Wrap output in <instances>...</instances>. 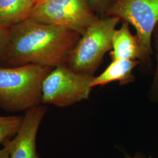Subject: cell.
Wrapping results in <instances>:
<instances>
[{
	"label": "cell",
	"mask_w": 158,
	"mask_h": 158,
	"mask_svg": "<svg viewBox=\"0 0 158 158\" xmlns=\"http://www.w3.org/2000/svg\"><path fill=\"white\" fill-rule=\"evenodd\" d=\"M23 115H0V145L16 135L23 123Z\"/></svg>",
	"instance_id": "obj_11"
},
{
	"label": "cell",
	"mask_w": 158,
	"mask_h": 158,
	"mask_svg": "<svg viewBox=\"0 0 158 158\" xmlns=\"http://www.w3.org/2000/svg\"><path fill=\"white\" fill-rule=\"evenodd\" d=\"M47 108L46 105L40 104L25 112L16 135L2 145L7 148L9 158H42L37 151L36 137Z\"/></svg>",
	"instance_id": "obj_7"
},
{
	"label": "cell",
	"mask_w": 158,
	"mask_h": 158,
	"mask_svg": "<svg viewBox=\"0 0 158 158\" xmlns=\"http://www.w3.org/2000/svg\"><path fill=\"white\" fill-rule=\"evenodd\" d=\"M128 158H141V156H139V155H137V156H136L135 157H133V158H131V157H130V156H128Z\"/></svg>",
	"instance_id": "obj_16"
},
{
	"label": "cell",
	"mask_w": 158,
	"mask_h": 158,
	"mask_svg": "<svg viewBox=\"0 0 158 158\" xmlns=\"http://www.w3.org/2000/svg\"><path fill=\"white\" fill-rule=\"evenodd\" d=\"M141 62L139 60L115 59L100 75L94 77L91 85H104L113 81H118L120 85L129 84L134 81L133 70Z\"/></svg>",
	"instance_id": "obj_9"
},
{
	"label": "cell",
	"mask_w": 158,
	"mask_h": 158,
	"mask_svg": "<svg viewBox=\"0 0 158 158\" xmlns=\"http://www.w3.org/2000/svg\"><path fill=\"white\" fill-rule=\"evenodd\" d=\"M106 17H117L134 27L142 50L151 63L152 37L158 23V0H112Z\"/></svg>",
	"instance_id": "obj_6"
},
{
	"label": "cell",
	"mask_w": 158,
	"mask_h": 158,
	"mask_svg": "<svg viewBox=\"0 0 158 158\" xmlns=\"http://www.w3.org/2000/svg\"><path fill=\"white\" fill-rule=\"evenodd\" d=\"M11 27L0 23V63H4L10 43Z\"/></svg>",
	"instance_id": "obj_12"
},
{
	"label": "cell",
	"mask_w": 158,
	"mask_h": 158,
	"mask_svg": "<svg viewBox=\"0 0 158 158\" xmlns=\"http://www.w3.org/2000/svg\"><path fill=\"white\" fill-rule=\"evenodd\" d=\"M34 0H0V23L12 27L30 18Z\"/></svg>",
	"instance_id": "obj_10"
},
{
	"label": "cell",
	"mask_w": 158,
	"mask_h": 158,
	"mask_svg": "<svg viewBox=\"0 0 158 158\" xmlns=\"http://www.w3.org/2000/svg\"><path fill=\"white\" fill-rule=\"evenodd\" d=\"M121 21L117 17H104L91 24L70 52L66 64L76 72L94 76L112 49L113 34Z\"/></svg>",
	"instance_id": "obj_3"
},
{
	"label": "cell",
	"mask_w": 158,
	"mask_h": 158,
	"mask_svg": "<svg viewBox=\"0 0 158 158\" xmlns=\"http://www.w3.org/2000/svg\"><path fill=\"white\" fill-rule=\"evenodd\" d=\"M157 27H158V25H157Z\"/></svg>",
	"instance_id": "obj_18"
},
{
	"label": "cell",
	"mask_w": 158,
	"mask_h": 158,
	"mask_svg": "<svg viewBox=\"0 0 158 158\" xmlns=\"http://www.w3.org/2000/svg\"><path fill=\"white\" fill-rule=\"evenodd\" d=\"M81 35L73 31L40 23L32 18L11 27L7 66L35 64L54 68L66 64Z\"/></svg>",
	"instance_id": "obj_1"
},
{
	"label": "cell",
	"mask_w": 158,
	"mask_h": 158,
	"mask_svg": "<svg viewBox=\"0 0 158 158\" xmlns=\"http://www.w3.org/2000/svg\"><path fill=\"white\" fill-rule=\"evenodd\" d=\"M94 78L74 72L66 64L53 68L43 83L42 104L65 107L87 99Z\"/></svg>",
	"instance_id": "obj_4"
},
{
	"label": "cell",
	"mask_w": 158,
	"mask_h": 158,
	"mask_svg": "<svg viewBox=\"0 0 158 158\" xmlns=\"http://www.w3.org/2000/svg\"><path fill=\"white\" fill-rule=\"evenodd\" d=\"M112 0H89L91 10L100 18L106 17V14Z\"/></svg>",
	"instance_id": "obj_14"
},
{
	"label": "cell",
	"mask_w": 158,
	"mask_h": 158,
	"mask_svg": "<svg viewBox=\"0 0 158 158\" xmlns=\"http://www.w3.org/2000/svg\"><path fill=\"white\" fill-rule=\"evenodd\" d=\"M0 158H9V152L6 147L0 149Z\"/></svg>",
	"instance_id": "obj_15"
},
{
	"label": "cell",
	"mask_w": 158,
	"mask_h": 158,
	"mask_svg": "<svg viewBox=\"0 0 158 158\" xmlns=\"http://www.w3.org/2000/svg\"><path fill=\"white\" fill-rule=\"evenodd\" d=\"M34 1L35 2V3H36V2H38V1H40V0H34Z\"/></svg>",
	"instance_id": "obj_17"
},
{
	"label": "cell",
	"mask_w": 158,
	"mask_h": 158,
	"mask_svg": "<svg viewBox=\"0 0 158 158\" xmlns=\"http://www.w3.org/2000/svg\"><path fill=\"white\" fill-rule=\"evenodd\" d=\"M153 36L155 42V48L156 50V66L149 93L151 100L158 102V27L157 26L154 30Z\"/></svg>",
	"instance_id": "obj_13"
},
{
	"label": "cell",
	"mask_w": 158,
	"mask_h": 158,
	"mask_svg": "<svg viewBox=\"0 0 158 158\" xmlns=\"http://www.w3.org/2000/svg\"><path fill=\"white\" fill-rule=\"evenodd\" d=\"M52 69L35 64L0 67V108L20 113L42 104L43 83Z\"/></svg>",
	"instance_id": "obj_2"
},
{
	"label": "cell",
	"mask_w": 158,
	"mask_h": 158,
	"mask_svg": "<svg viewBox=\"0 0 158 158\" xmlns=\"http://www.w3.org/2000/svg\"><path fill=\"white\" fill-rule=\"evenodd\" d=\"M30 18L81 35L100 18L91 10L89 0H40L35 4Z\"/></svg>",
	"instance_id": "obj_5"
},
{
	"label": "cell",
	"mask_w": 158,
	"mask_h": 158,
	"mask_svg": "<svg viewBox=\"0 0 158 158\" xmlns=\"http://www.w3.org/2000/svg\"><path fill=\"white\" fill-rule=\"evenodd\" d=\"M110 53L112 60L125 59L139 60L147 67L151 63L142 50L135 36L130 32L129 23L123 22L118 29H115L112 39V49Z\"/></svg>",
	"instance_id": "obj_8"
}]
</instances>
